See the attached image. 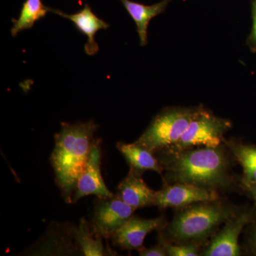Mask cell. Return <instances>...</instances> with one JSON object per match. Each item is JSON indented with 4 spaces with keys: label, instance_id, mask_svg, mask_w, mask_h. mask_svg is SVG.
Instances as JSON below:
<instances>
[{
    "label": "cell",
    "instance_id": "19",
    "mask_svg": "<svg viewBox=\"0 0 256 256\" xmlns=\"http://www.w3.org/2000/svg\"><path fill=\"white\" fill-rule=\"evenodd\" d=\"M252 31L248 38V45L252 52H256V0L252 1Z\"/></svg>",
    "mask_w": 256,
    "mask_h": 256
},
{
    "label": "cell",
    "instance_id": "3",
    "mask_svg": "<svg viewBox=\"0 0 256 256\" xmlns=\"http://www.w3.org/2000/svg\"><path fill=\"white\" fill-rule=\"evenodd\" d=\"M195 110L186 108L165 109L154 118L136 142L153 153L169 149L186 130Z\"/></svg>",
    "mask_w": 256,
    "mask_h": 256
},
{
    "label": "cell",
    "instance_id": "10",
    "mask_svg": "<svg viewBox=\"0 0 256 256\" xmlns=\"http://www.w3.org/2000/svg\"><path fill=\"white\" fill-rule=\"evenodd\" d=\"M50 12L54 13L70 20L80 33L87 36L88 41L84 50L88 56H94L98 52L99 46L96 41V34L101 30H107L110 25L92 12L90 5L85 4L82 10L73 14H66L60 10L50 8Z\"/></svg>",
    "mask_w": 256,
    "mask_h": 256
},
{
    "label": "cell",
    "instance_id": "15",
    "mask_svg": "<svg viewBox=\"0 0 256 256\" xmlns=\"http://www.w3.org/2000/svg\"><path fill=\"white\" fill-rule=\"evenodd\" d=\"M48 12H50V8L45 6L42 0H26L18 18L12 20V36H16L20 32L33 28L35 23L44 18Z\"/></svg>",
    "mask_w": 256,
    "mask_h": 256
},
{
    "label": "cell",
    "instance_id": "4",
    "mask_svg": "<svg viewBox=\"0 0 256 256\" xmlns=\"http://www.w3.org/2000/svg\"><path fill=\"white\" fill-rule=\"evenodd\" d=\"M232 216V210L220 204L192 207L176 216L170 224L169 233L178 240L204 238Z\"/></svg>",
    "mask_w": 256,
    "mask_h": 256
},
{
    "label": "cell",
    "instance_id": "2",
    "mask_svg": "<svg viewBox=\"0 0 256 256\" xmlns=\"http://www.w3.org/2000/svg\"><path fill=\"white\" fill-rule=\"evenodd\" d=\"M170 154L161 164L172 181L207 188L224 186L228 182L226 158L220 148L204 146Z\"/></svg>",
    "mask_w": 256,
    "mask_h": 256
},
{
    "label": "cell",
    "instance_id": "5",
    "mask_svg": "<svg viewBox=\"0 0 256 256\" xmlns=\"http://www.w3.org/2000/svg\"><path fill=\"white\" fill-rule=\"evenodd\" d=\"M232 128V122L217 117L204 109H196L193 118L178 142L165 150L176 152L192 149L194 146L218 148L224 140V133Z\"/></svg>",
    "mask_w": 256,
    "mask_h": 256
},
{
    "label": "cell",
    "instance_id": "23",
    "mask_svg": "<svg viewBox=\"0 0 256 256\" xmlns=\"http://www.w3.org/2000/svg\"><path fill=\"white\" fill-rule=\"evenodd\" d=\"M255 246H256V245H255Z\"/></svg>",
    "mask_w": 256,
    "mask_h": 256
},
{
    "label": "cell",
    "instance_id": "12",
    "mask_svg": "<svg viewBox=\"0 0 256 256\" xmlns=\"http://www.w3.org/2000/svg\"><path fill=\"white\" fill-rule=\"evenodd\" d=\"M117 196L134 210L154 205L156 192L151 190L140 175L130 170L118 186Z\"/></svg>",
    "mask_w": 256,
    "mask_h": 256
},
{
    "label": "cell",
    "instance_id": "1",
    "mask_svg": "<svg viewBox=\"0 0 256 256\" xmlns=\"http://www.w3.org/2000/svg\"><path fill=\"white\" fill-rule=\"evenodd\" d=\"M98 128L94 120L74 124L62 122L60 132L55 134L50 162L56 181L67 203L72 202L77 182L95 142L94 136Z\"/></svg>",
    "mask_w": 256,
    "mask_h": 256
},
{
    "label": "cell",
    "instance_id": "6",
    "mask_svg": "<svg viewBox=\"0 0 256 256\" xmlns=\"http://www.w3.org/2000/svg\"><path fill=\"white\" fill-rule=\"evenodd\" d=\"M134 208L118 196L99 198L92 215V227L96 235L111 238L114 232L132 216Z\"/></svg>",
    "mask_w": 256,
    "mask_h": 256
},
{
    "label": "cell",
    "instance_id": "16",
    "mask_svg": "<svg viewBox=\"0 0 256 256\" xmlns=\"http://www.w3.org/2000/svg\"><path fill=\"white\" fill-rule=\"evenodd\" d=\"M95 232H92L88 224L84 218L80 220L78 226L74 230V236L86 256H102L106 255L105 249L102 244V237H94Z\"/></svg>",
    "mask_w": 256,
    "mask_h": 256
},
{
    "label": "cell",
    "instance_id": "14",
    "mask_svg": "<svg viewBox=\"0 0 256 256\" xmlns=\"http://www.w3.org/2000/svg\"><path fill=\"white\" fill-rule=\"evenodd\" d=\"M124 8L134 20L137 26L141 46L148 44V28L152 18L164 12L166 6L172 0H162L152 5H144L130 0H120Z\"/></svg>",
    "mask_w": 256,
    "mask_h": 256
},
{
    "label": "cell",
    "instance_id": "20",
    "mask_svg": "<svg viewBox=\"0 0 256 256\" xmlns=\"http://www.w3.org/2000/svg\"><path fill=\"white\" fill-rule=\"evenodd\" d=\"M139 255L141 256H168L166 250L163 246H156L150 248L140 249Z\"/></svg>",
    "mask_w": 256,
    "mask_h": 256
},
{
    "label": "cell",
    "instance_id": "17",
    "mask_svg": "<svg viewBox=\"0 0 256 256\" xmlns=\"http://www.w3.org/2000/svg\"><path fill=\"white\" fill-rule=\"evenodd\" d=\"M232 150L244 169V182H256V148L234 144Z\"/></svg>",
    "mask_w": 256,
    "mask_h": 256
},
{
    "label": "cell",
    "instance_id": "8",
    "mask_svg": "<svg viewBox=\"0 0 256 256\" xmlns=\"http://www.w3.org/2000/svg\"><path fill=\"white\" fill-rule=\"evenodd\" d=\"M218 198L216 192L210 188L190 184L178 183L156 192L154 205L162 208L182 207L196 202H214Z\"/></svg>",
    "mask_w": 256,
    "mask_h": 256
},
{
    "label": "cell",
    "instance_id": "22",
    "mask_svg": "<svg viewBox=\"0 0 256 256\" xmlns=\"http://www.w3.org/2000/svg\"><path fill=\"white\" fill-rule=\"evenodd\" d=\"M254 244L256 245V230L255 232V235H254Z\"/></svg>",
    "mask_w": 256,
    "mask_h": 256
},
{
    "label": "cell",
    "instance_id": "11",
    "mask_svg": "<svg viewBox=\"0 0 256 256\" xmlns=\"http://www.w3.org/2000/svg\"><path fill=\"white\" fill-rule=\"evenodd\" d=\"M250 216L248 214L239 216L235 220L227 222L216 236L210 242L204 256H236L240 254L239 236L245 226L248 224Z\"/></svg>",
    "mask_w": 256,
    "mask_h": 256
},
{
    "label": "cell",
    "instance_id": "9",
    "mask_svg": "<svg viewBox=\"0 0 256 256\" xmlns=\"http://www.w3.org/2000/svg\"><path fill=\"white\" fill-rule=\"evenodd\" d=\"M163 224V217L144 220L132 216L114 232L111 238L114 245L121 248L140 250L148 234L158 230Z\"/></svg>",
    "mask_w": 256,
    "mask_h": 256
},
{
    "label": "cell",
    "instance_id": "21",
    "mask_svg": "<svg viewBox=\"0 0 256 256\" xmlns=\"http://www.w3.org/2000/svg\"><path fill=\"white\" fill-rule=\"evenodd\" d=\"M245 184L246 185L248 190H250V192H252V196H254V198L256 201V182H244Z\"/></svg>",
    "mask_w": 256,
    "mask_h": 256
},
{
    "label": "cell",
    "instance_id": "13",
    "mask_svg": "<svg viewBox=\"0 0 256 256\" xmlns=\"http://www.w3.org/2000/svg\"><path fill=\"white\" fill-rule=\"evenodd\" d=\"M117 148L124 156L130 170L140 175L146 171H154L161 174L164 166L156 159L154 153L136 142L127 144L118 142Z\"/></svg>",
    "mask_w": 256,
    "mask_h": 256
},
{
    "label": "cell",
    "instance_id": "7",
    "mask_svg": "<svg viewBox=\"0 0 256 256\" xmlns=\"http://www.w3.org/2000/svg\"><path fill=\"white\" fill-rule=\"evenodd\" d=\"M100 140H96L92 144L86 165L76 186L72 202L76 203L80 198L94 194L98 198H110L114 194L106 186L101 174Z\"/></svg>",
    "mask_w": 256,
    "mask_h": 256
},
{
    "label": "cell",
    "instance_id": "18",
    "mask_svg": "<svg viewBox=\"0 0 256 256\" xmlns=\"http://www.w3.org/2000/svg\"><path fill=\"white\" fill-rule=\"evenodd\" d=\"M166 254L170 256H196L198 255V248L194 245L174 246L171 244L163 245Z\"/></svg>",
    "mask_w": 256,
    "mask_h": 256
}]
</instances>
